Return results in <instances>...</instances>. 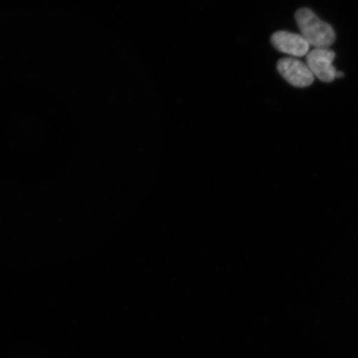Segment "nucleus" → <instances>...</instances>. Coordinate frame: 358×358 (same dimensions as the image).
Segmentation results:
<instances>
[{
  "instance_id": "nucleus-1",
  "label": "nucleus",
  "mask_w": 358,
  "mask_h": 358,
  "mask_svg": "<svg viewBox=\"0 0 358 358\" xmlns=\"http://www.w3.org/2000/svg\"><path fill=\"white\" fill-rule=\"evenodd\" d=\"M295 20L301 35L313 47L329 48L335 42L333 27L321 20L310 8H299L295 13Z\"/></svg>"
},
{
  "instance_id": "nucleus-2",
  "label": "nucleus",
  "mask_w": 358,
  "mask_h": 358,
  "mask_svg": "<svg viewBox=\"0 0 358 358\" xmlns=\"http://www.w3.org/2000/svg\"><path fill=\"white\" fill-rule=\"evenodd\" d=\"M277 70L286 82L295 87H307L315 80V75L310 67L295 58H282L277 62Z\"/></svg>"
},
{
  "instance_id": "nucleus-3",
  "label": "nucleus",
  "mask_w": 358,
  "mask_h": 358,
  "mask_svg": "<svg viewBox=\"0 0 358 358\" xmlns=\"http://www.w3.org/2000/svg\"><path fill=\"white\" fill-rule=\"evenodd\" d=\"M335 52L329 48H315L307 55V65L313 75L324 83H332L336 78L333 62Z\"/></svg>"
},
{
  "instance_id": "nucleus-4",
  "label": "nucleus",
  "mask_w": 358,
  "mask_h": 358,
  "mask_svg": "<svg viewBox=\"0 0 358 358\" xmlns=\"http://www.w3.org/2000/svg\"><path fill=\"white\" fill-rule=\"evenodd\" d=\"M271 42L280 52L293 57H303L308 55L310 45L301 34L278 31L271 36Z\"/></svg>"
},
{
  "instance_id": "nucleus-5",
  "label": "nucleus",
  "mask_w": 358,
  "mask_h": 358,
  "mask_svg": "<svg viewBox=\"0 0 358 358\" xmlns=\"http://www.w3.org/2000/svg\"><path fill=\"white\" fill-rule=\"evenodd\" d=\"M344 77V73L343 71H337V74H336V78H343Z\"/></svg>"
}]
</instances>
